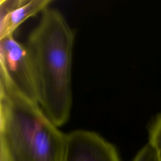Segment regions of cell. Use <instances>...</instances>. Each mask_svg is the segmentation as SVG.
I'll return each instance as SVG.
<instances>
[{"instance_id": "obj_1", "label": "cell", "mask_w": 161, "mask_h": 161, "mask_svg": "<svg viewBox=\"0 0 161 161\" xmlns=\"http://www.w3.org/2000/svg\"><path fill=\"white\" fill-rule=\"evenodd\" d=\"M30 33L27 48L39 105L53 123L64 125L72 103V62L74 33L58 10L45 9Z\"/></svg>"}, {"instance_id": "obj_5", "label": "cell", "mask_w": 161, "mask_h": 161, "mask_svg": "<svg viewBox=\"0 0 161 161\" xmlns=\"http://www.w3.org/2000/svg\"><path fill=\"white\" fill-rule=\"evenodd\" d=\"M51 3L52 0H1L0 39L14 36L23 22L42 13Z\"/></svg>"}, {"instance_id": "obj_2", "label": "cell", "mask_w": 161, "mask_h": 161, "mask_svg": "<svg viewBox=\"0 0 161 161\" xmlns=\"http://www.w3.org/2000/svg\"><path fill=\"white\" fill-rule=\"evenodd\" d=\"M66 137L36 101L0 80L1 161H63Z\"/></svg>"}, {"instance_id": "obj_7", "label": "cell", "mask_w": 161, "mask_h": 161, "mask_svg": "<svg viewBox=\"0 0 161 161\" xmlns=\"http://www.w3.org/2000/svg\"><path fill=\"white\" fill-rule=\"evenodd\" d=\"M132 161H160L153 148L147 143L136 155Z\"/></svg>"}, {"instance_id": "obj_4", "label": "cell", "mask_w": 161, "mask_h": 161, "mask_svg": "<svg viewBox=\"0 0 161 161\" xmlns=\"http://www.w3.org/2000/svg\"><path fill=\"white\" fill-rule=\"evenodd\" d=\"M63 161H120L114 146L94 131L78 130L67 134Z\"/></svg>"}, {"instance_id": "obj_6", "label": "cell", "mask_w": 161, "mask_h": 161, "mask_svg": "<svg viewBox=\"0 0 161 161\" xmlns=\"http://www.w3.org/2000/svg\"><path fill=\"white\" fill-rule=\"evenodd\" d=\"M148 140V143L153 148L161 161V114L155 118L150 126Z\"/></svg>"}, {"instance_id": "obj_3", "label": "cell", "mask_w": 161, "mask_h": 161, "mask_svg": "<svg viewBox=\"0 0 161 161\" xmlns=\"http://www.w3.org/2000/svg\"><path fill=\"white\" fill-rule=\"evenodd\" d=\"M0 80L38 103L35 77L26 45L14 36L0 39Z\"/></svg>"}]
</instances>
